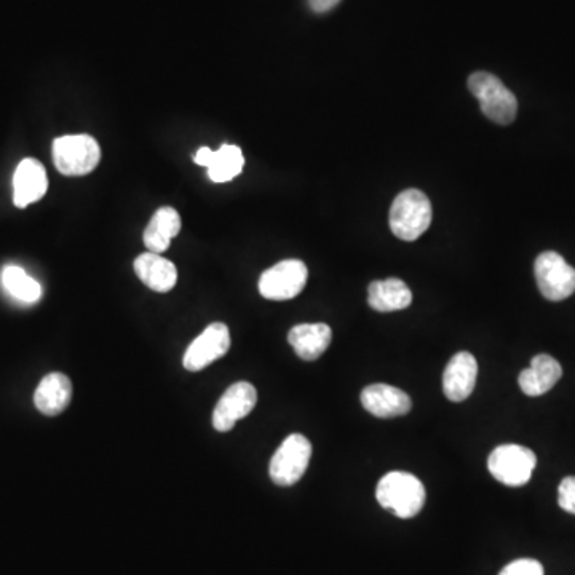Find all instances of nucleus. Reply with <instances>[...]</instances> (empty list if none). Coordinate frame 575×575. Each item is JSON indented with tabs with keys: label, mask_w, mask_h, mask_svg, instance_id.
<instances>
[{
	"label": "nucleus",
	"mask_w": 575,
	"mask_h": 575,
	"mask_svg": "<svg viewBox=\"0 0 575 575\" xmlns=\"http://www.w3.org/2000/svg\"><path fill=\"white\" fill-rule=\"evenodd\" d=\"M135 272L139 280L155 293H168L178 282V269L160 254H139L135 259Z\"/></svg>",
	"instance_id": "14"
},
{
	"label": "nucleus",
	"mask_w": 575,
	"mask_h": 575,
	"mask_svg": "<svg viewBox=\"0 0 575 575\" xmlns=\"http://www.w3.org/2000/svg\"><path fill=\"white\" fill-rule=\"evenodd\" d=\"M230 331L224 323H211L207 330L195 339L186 353H184L183 365L191 373H199L223 358L230 350Z\"/></svg>",
	"instance_id": "9"
},
{
	"label": "nucleus",
	"mask_w": 575,
	"mask_h": 575,
	"mask_svg": "<svg viewBox=\"0 0 575 575\" xmlns=\"http://www.w3.org/2000/svg\"><path fill=\"white\" fill-rule=\"evenodd\" d=\"M478 363L472 353L459 352L451 358L443 374V390L448 400H467L475 390Z\"/></svg>",
	"instance_id": "13"
},
{
	"label": "nucleus",
	"mask_w": 575,
	"mask_h": 575,
	"mask_svg": "<svg viewBox=\"0 0 575 575\" xmlns=\"http://www.w3.org/2000/svg\"><path fill=\"white\" fill-rule=\"evenodd\" d=\"M48 189L47 171L36 159L21 160L13 175V203L15 207L26 208L39 202Z\"/></svg>",
	"instance_id": "12"
},
{
	"label": "nucleus",
	"mask_w": 575,
	"mask_h": 575,
	"mask_svg": "<svg viewBox=\"0 0 575 575\" xmlns=\"http://www.w3.org/2000/svg\"><path fill=\"white\" fill-rule=\"evenodd\" d=\"M558 504L564 512L575 515V476H568L561 481L558 489Z\"/></svg>",
	"instance_id": "23"
},
{
	"label": "nucleus",
	"mask_w": 575,
	"mask_h": 575,
	"mask_svg": "<svg viewBox=\"0 0 575 575\" xmlns=\"http://www.w3.org/2000/svg\"><path fill=\"white\" fill-rule=\"evenodd\" d=\"M341 0H309V5L315 13H326L333 10Z\"/></svg>",
	"instance_id": "24"
},
{
	"label": "nucleus",
	"mask_w": 575,
	"mask_h": 575,
	"mask_svg": "<svg viewBox=\"0 0 575 575\" xmlns=\"http://www.w3.org/2000/svg\"><path fill=\"white\" fill-rule=\"evenodd\" d=\"M413 302V293L400 278H387L371 283L368 288V304L377 312H397Z\"/></svg>",
	"instance_id": "19"
},
{
	"label": "nucleus",
	"mask_w": 575,
	"mask_h": 575,
	"mask_svg": "<svg viewBox=\"0 0 575 575\" xmlns=\"http://www.w3.org/2000/svg\"><path fill=\"white\" fill-rule=\"evenodd\" d=\"M468 90L480 101L481 112L499 125H510L518 114V101L502 80L478 71L468 77Z\"/></svg>",
	"instance_id": "3"
},
{
	"label": "nucleus",
	"mask_w": 575,
	"mask_h": 575,
	"mask_svg": "<svg viewBox=\"0 0 575 575\" xmlns=\"http://www.w3.org/2000/svg\"><path fill=\"white\" fill-rule=\"evenodd\" d=\"M537 286L548 301L558 302L575 293V269L561 254L545 251L536 259Z\"/></svg>",
	"instance_id": "8"
},
{
	"label": "nucleus",
	"mask_w": 575,
	"mask_h": 575,
	"mask_svg": "<svg viewBox=\"0 0 575 575\" xmlns=\"http://www.w3.org/2000/svg\"><path fill=\"white\" fill-rule=\"evenodd\" d=\"M499 575H544V566L536 560H516L507 564Z\"/></svg>",
	"instance_id": "22"
},
{
	"label": "nucleus",
	"mask_w": 575,
	"mask_h": 575,
	"mask_svg": "<svg viewBox=\"0 0 575 575\" xmlns=\"http://www.w3.org/2000/svg\"><path fill=\"white\" fill-rule=\"evenodd\" d=\"M258 403V392L250 382L230 385L213 411V427L226 433L234 429L240 419L248 416Z\"/></svg>",
	"instance_id": "10"
},
{
	"label": "nucleus",
	"mask_w": 575,
	"mask_h": 575,
	"mask_svg": "<svg viewBox=\"0 0 575 575\" xmlns=\"http://www.w3.org/2000/svg\"><path fill=\"white\" fill-rule=\"evenodd\" d=\"M312 457V443L301 433L283 441L270 460V478L277 486H293L301 480Z\"/></svg>",
	"instance_id": "5"
},
{
	"label": "nucleus",
	"mask_w": 575,
	"mask_h": 575,
	"mask_svg": "<svg viewBox=\"0 0 575 575\" xmlns=\"http://www.w3.org/2000/svg\"><path fill=\"white\" fill-rule=\"evenodd\" d=\"M72 400V384L68 376L50 373L40 381L34 393V405L45 416L64 413Z\"/></svg>",
	"instance_id": "16"
},
{
	"label": "nucleus",
	"mask_w": 575,
	"mask_h": 575,
	"mask_svg": "<svg viewBox=\"0 0 575 575\" xmlns=\"http://www.w3.org/2000/svg\"><path fill=\"white\" fill-rule=\"evenodd\" d=\"M361 405L373 416L392 419L408 414L413 403L408 393L397 387L389 384H373L361 392Z\"/></svg>",
	"instance_id": "11"
},
{
	"label": "nucleus",
	"mask_w": 575,
	"mask_h": 575,
	"mask_svg": "<svg viewBox=\"0 0 575 575\" xmlns=\"http://www.w3.org/2000/svg\"><path fill=\"white\" fill-rule=\"evenodd\" d=\"M52 155L61 175L85 176L98 167L101 149L93 136L69 135L53 141Z\"/></svg>",
	"instance_id": "4"
},
{
	"label": "nucleus",
	"mask_w": 575,
	"mask_h": 575,
	"mask_svg": "<svg viewBox=\"0 0 575 575\" xmlns=\"http://www.w3.org/2000/svg\"><path fill=\"white\" fill-rule=\"evenodd\" d=\"M243 165L245 157L242 149L232 144H223L213 155L208 167V176L213 183H227L242 173Z\"/></svg>",
	"instance_id": "20"
},
{
	"label": "nucleus",
	"mask_w": 575,
	"mask_h": 575,
	"mask_svg": "<svg viewBox=\"0 0 575 575\" xmlns=\"http://www.w3.org/2000/svg\"><path fill=\"white\" fill-rule=\"evenodd\" d=\"M213 155L215 151H211L210 147H200L197 154H195L194 160L200 167H210L211 160H213Z\"/></svg>",
	"instance_id": "25"
},
{
	"label": "nucleus",
	"mask_w": 575,
	"mask_h": 575,
	"mask_svg": "<svg viewBox=\"0 0 575 575\" xmlns=\"http://www.w3.org/2000/svg\"><path fill=\"white\" fill-rule=\"evenodd\" d=\"M309 270L299 259H285L259 278V293L269 301H288L306 288Z\"/></svg>",
	"instance_id": "7"
},
{
	"label": "nucleus",
	"mask_w": 575,
	"mask_h": 575,
	"mask_svg": "<svg viewBox=\"0 0 575 575\" xmlns=\"http://www.w3.org/2000/svg\"><path fill=\"white\" fill-rule=\"evenodd\" d=\"M181 232V216L171 207L155 211L144 230L143 240L149 253L162 254L170 248L171 240Z\"/></svg>",
	"instance_id": "18"
},
{
	"label": "nucleus",
	"mask_w": 575,
	"mask_h": 575,
	"mask_svg": "<svg viewBox=\"0 0 575 575\" xmlns=\"http://www.w3.org/2000/svg\"><path fill=\"white\" fill-rule=\"evenodd\" d=\"M561 376H563V368L560 363L550 355L542 353L532 358L528 369L521 371L518 382H520L521 390L528 397H540L550 392L556 382L560 381Z\"/></svg>",
	"instance_id": "15"
},
{
	"label": "nucleus",
	"mask_w": 575,
	"mask_h": 575,
	"mask_svg": "<svg viewBox=\"0 0 575 575\" xmlns=\"http://www.w3.org/2000/svg\"><path fill=\"white\" fill-rule=\"evenodd\" d=\"M390 229L395 237L414 242L425 234L432 223V203L417 189H406L393 200L389 216Z\"/></svg>",
	"instance_id": "2"
},
{
	"label": "nucleus",
	"mask_w": 575,
	"mask_h": 575,
	"mask_svg": "<svg viewBox=\"0 0 575 575\" xmlns=\"http://www.w3.org/2000/svg\"><path fill=\"white\" fill-rule=\"evenodd\" d=\"M333 331L326 323H302L294 326L288 334V341L298 357L314 361L322 357L330 347Z\"/></svg>",
	"instance_id": "17"
},
{
	"label": "nucleus",
	"mask_w": 575,
	"mask_h": 575,
	"mask_svg": "<svg viewBox=\"0 0 575 575\" xmlns=\"http://www.w3.org/2000/svg\"><path fill=\"white\" fill-rule=\"evenodd\" d=\"M536 465V454L520 445L497 446L488 460L491 475L500 483L512 488L528 484Z\"/></svg>",
	"instance_id": "6"
},
{
	"label": "nucleus",
	"mask_w": 575,
	"mask_h": 575,
	"mask_svg": "<svg viewBox=\"0 0 575 575\" xmlns=\"http://www.w3.org/2000/svg\"><path fill=\"white\" fill-rule=\"evenodd\" d=\"M381 507L408 520L421 512L425 505V488L417 476L406 472H390L379 481L376 489Z\"/></svg>",
	"instance_id": "1"
},
{
	"label": "nucleus",
	"mask_w": 575,
	"mask_h": 575,
	"mask_svg": "<svg viewBox=\"0 0 575 575\" xmlns=\"http://www.w3.org/2000/svg\"><path fill=\"white\" fill-rule=\"evenodd\" d=\"M2 285L10 296L26 304H34L42 298V286L18 266L2 270Z\"/></svg>",
	"instance_id": "21"
}]
</instances>
